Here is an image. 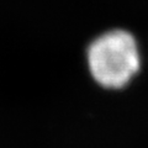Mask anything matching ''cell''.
Segmentation results:
<instances>
[{"label": "cell", "mask_w": 148, "mask_h": 148, "mask_svg": "<svg viewBox=\"0 0 148 148\" xmlns=\"http://www.w3.org/2000/svg\"><path fill=\"white\" fill-rule=\"evenodd\" d=\"M90 74L105 89H122L140 71L141 56L128 31L111 30L92 41L86 51Z\"/></svg>", "instance_id": "1"}]
</instances>
